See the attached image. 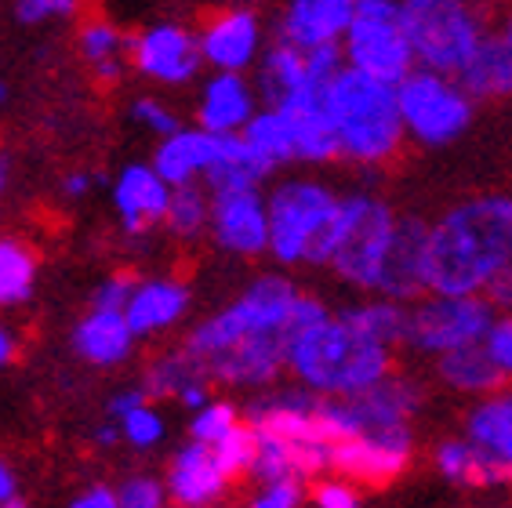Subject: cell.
I'll return each instance as SVG.
<instances>
[{
	"label": "cell",
	"instance_id": "6da1fadb",
	"mask_svg": "<svg viewBox=\"0 0 512 508\" xmlns=\"http://www.w3.org/2000/svg\"><path fill=\"white\" fill-rule=\"evenodd\" d=\"M505 265H512V193L458 200L429 225L425 294L483 298Z\"/></svg>",
	"mask_w": 512,
	"mask_h": 508
},
{
	"label": "cell",
	"instance_id": "7a4b0ae2",
	"mask_svg": "<svg viewBox=\"0 0 512 508\" xmlns=\"http://www.w3.org/2000/svg\"><path fill=\"white\" fill-rule=\"evenodd\" d=\"M287 374L320 400H356L393 374V352L360 338L331 313L291 338Z\"/></svg>",
	"mask_w": 512,
	"mask_h": 508
},
{
	"label": "cell",
	"instance_id": "3957f363",
	"mask_svg": "<svg viewBox=\"0 0 512 508\" xmlns=\"http://www.w3.org/2000/svg\"><path fill=\"white\" fill-rule=\"evenodd\" d=\"M324 106L338 135L342 160L356 167H382L404 149V120L396 88L345 66L324 91Z\"/></svg>",
	"mask_w": 512,
	"mask_h": 508
},
{
	"label": "cell",
	"instance_id": "277c9868",
	"mask_svg": "<svg viewBox=\"0 0 512 508\" xmlns=\"http://www.w3.org/2000/svg\"><path fill=\"white\" fill-rule=\"evenodd\" d=\"M269 254L280 265H331L338 247L342 196L313 175L280 178L266 193Z\"/></svg>",
	"mask_w": 512,
	"mask_h": 508
},
{
	"label": "cell",
	"instance_id": "5b68a950",
	"mask_svg": "<svg viewBox=\"0 0 512 508\" xmlns=\"http://www.w3.org/2000/svg\"><path fill=\"white\" fill-rule=\"evenodd\" d=\"M302 298L298 284L284 273H266L251 280L244 294H237L226 309L211 313L189 331L186 352L193 367L218 356V352L233 349L247 338H262V334H298L295 327V305Z\"/></svg>",
	"mask_w": 512,
	"mask_h": 508
},
{
	"label": "cell",
	"instance_id": "8992f818",
	"mask_svg": "<svg viewBox=\"0 0 512 508\" xmlns=\"http://www.w3.org/2000/svg\"><path fill=\"white\" fill-rule=\"evenodd\" d=\"M400 19L411 37L418 69L440 77H458L491 33V19L462 0H404Z\"/></svg>",
	"mask_w": 512,
	"mask_h": 508
},
{
	"label": "cell",
	"instance_id": "52a82bcc",
	"mask_svg": "<svg viewBox=\"0 0 512 508\" xmlns=\"http://www.w3.org/2000/svg\"><path fill=\"white\" fill-rule=\"evenodd\" d=\"M396 222H400V215L385 204L382 196L375 193L342 196L338 247L327 269L342 284L356 287V291H364L371 298L378 291V280H382V265L396 236Z\"/></svg>",
	"mask_w": 512,
	"mask_h": 508
},
{
	"label": "cell",
	"instance_id": "ba28073f",
	"mask_svg": "<svg viewBox=\"0 0 512 508\" xmlns=\"http://www.w3.org/2000/svg\"><path fill=\"white\" fill-rule=\"evenodd\" d=\"M342 59L349 69L389 88L411 77L418 62L396 0H356L353 22L342 40Z\"/></svg>",
	"mask_w": 512,
	"mask_h": 508
},
{
	"label": "cell",
	"instance_id": "9c48e42d",
	"mask_svg": "<svg viewBox=\"0 0 512 508\" xmlns=\"http://www.w3.org/2000/svg\"><path fill=\"white\" fill-rule=\"evenodd\" d=\"M396 106L404 120V135L425 149L451 146L473 124L476 102L458 84V77H440L429 69H414L404 84H396Z\"/></svg>",
	"mask_w": 512,
	"mask_h": 508
},
{
	"label": "cell",
	"instance_id": "30bf717a",
	"mask_svg": "<svg viewBox=\"0 0 512 508\" xmlns=\"http://www.w3.org/2000/svg\"><path fill=\"white\" fill-rule=\"evenodd\" d=\"M498 320L487 298H440L425 294L407 313V345L425 352L433 360H444L451 352L483 345L491 323Z\"/></svg>",
	"mask_w": 512,
	"mask_h": 508
},
{
	"label": "cell",
	"instance_id": "8fae6325",
	"mask_svg": "<svg viewBox=\"0 0 512 508\" xmlns=\"http://www.w3.org/2000/svg\"><path fill=\"white\" fill-rule=\"evenodd\" d=\"M128 62L135 73H142L153 84H164V88H182L189 80H197L200 66H204L197 30H189L186 22L178 19L149 22L131 33Z\"/></svg>",
	"mask_w": 512,
	"mask_h": 508
},
{
	"label": "cell",
	"instance_id": "7c38bea8",
	"mask_svg": "<svg viewBox=\"0 0 512 508\" xmlns=\"http://www.w3.org/2000/svg\"><path fill=\"white\" fill-rule=\"evenodd\" d=\"M414 461V432L411 425L400 429L360 432L353 440L331 447V472L353 487H389L400 479Z\"/></svg>",
	"mask_w": 512,
	"mask_h": 508
},
{
	"label": "cell",
	"instance_id": "4fadbf2b",
	"mask_svg": "<svg viewBox=\"0 0 512 508\" xmlns=\"http://www.w3.org/2000/svg\"><path fill=\"white\" fill-rule=\"evenodd\" d=\"M342 69V48L298 51L284 40H269L258 59V95L266 98V106H276L302 91H327Z\"/></svg>",
	"mask_w": 512,
	"mask_h": 508
},
{
	"label": "cell",
	"instance_id": "5bb4252c",
	"mask_svg": "<svg viewBox=\"0 0 512 508\" xmlns=\"http://www.w3.org/2000/svg\"><path fill=\"white\" fill-rule=\"evenodd\" d=\"M200 59L211 73H240L258 66L266 51V22L255 8H222L197 30Z\"/></svg>",
	"mask_w": 512,
	"mask_h": 508
},
{
	"label": "cell",
	"instance_id": "9a60e30c",
	"mask_svg": "<svg viewBox=\"0 0 512 508\" xmlns=\"http://www.w3.org/2000/svg\"><path fill=\"white\" fill-rule=\"evenodd\" d=\"M207 233L218 251L237 258L269 254V204L262 189H240V193H211V222Z\"/></svg>",
	"mask_w": 512,
	"mask_h": 508
},
{
	"label": "cell",
	"instance_id": "2e32d148",
	"mask_svg": "<svg viewBox=\"0 0 512 508\" xmlns=\"http://www.w3.org/2000/svg\"><path fill=\"white\" fill-rule=\"evenodd\" d=\"M425 273H429V222L418 215H400L375 298H389L400 305L422 302Z\"/></svg>",
	"mask_w": 512,
	"mask_h": 508
},
{
	"label": "cell",
	"instance_id": "e0dca14e",
	"mask_svg": "<svg viewBox=\"0 0 512 508\" xmlns=\"http://www.w3.org/2000/svg\"><path fill=\"white\" fill-rule=\"evenodd\" d=\"M164 487H168L171 508H215L229 498L233 479L218 465L215 450L186 440L168 458Z\"/></svg>",
	"mask_w": 512,
	"mask_h": 508
},
{
	"label": "cell",
	"instance_id": "ac0fdd59",
	"mask_svg": "<svg viewBox=\"0 0 512 508\" xmlns=\"http://www.w3.org/2000/svg\"><path fill=\"white\" fill-rule=\"evenodd\" d=\"M120 233L131 240H146L157 225H164L171 204V186L153 171V164H128L109 186Z\"/></svg>",
	"mask_w": 512,
	"mask_h": 508
},
{
	"label": "cell",
	"instance_id": "d6986e66",
	"mask_svg": "<svg viewBox=\"0 0 512 508\" xmlns=\"http://www.w3.org/2000/svg\"><path fill=\"white\" fill-rule=\"evenodd\" d=\"M356 0H291L276 19V40L298 51L342 48Z\"/></svg>",
	"mask_w": 512,
	"mask_h": 508
},
{
	"label": "cell",
	"instance_id": "ffe728a7",
	"mask_svg": "<svg viewBox=\"0 0 512 508\" xmlns=\"http://www.w3.org/2000/svg\"><path fill=\"white\" fill-rule=\"evenodd\" d=\"M258 88L240 73H211L197 95V127L215 138L244 135L258 113Z\"/></svg>",
	"mask_w": 512,
	"mask_h": 508
},
{
	"label": "cell",
	"instance_id": "44dd1931",
	"mask_svg": "<svg viewBox=\"0 0 512 508\" xmlns=\"http://www.w3.org/2000/svg\"><path fill=\"white\" fill-rule=\"evenodd\" d=\"M189 305H193V294L178 276H149V280H138L124 320L135 338H157L186 320Z\"/></svg>",
	"mask_w": 512,
	"mask_h": 508
},
{
	"label": "cell",
	"instance_id": "7402d4cb",
	"mask_svg": "<svg viewBox=\"0 0 512 508\" xmlns=\"http://www.w3.org/2000/svg\"><path fill=\"white\" fill-rule=\"evenodd\" d=\"M273 109H280L284 120L291 124L298 164L320 167V164L342 160L338 135H335V127H331V117H327V106H324V91H302V95H291V98H284V102H276Z\"/></svg>",
	"mask_w": 512,
	"mask_h": 508
},
{
	"label": "cell",
	"instance_id": "603a6c76",
	"mask_svg": "<svg viewBox=\"0 0 512 508\" xmlns=\"http://www.w3.org/2000/svg\"><path fill=\"white\" fill-rule=\"evenodd\" d=\"M425 389L407 374H389L378 381L375 389H367L356 400H345L349 414H353L356 432H378V429H400L411 425V418L422 411Z\"/></svg>",
	"mask_w": 512,
	"mask_h": 508
},
{
	"label": "cell",
	"instance_id": "cb8c5ba5",
	"mask_svg": "<svg viewBox=\"0 0 512 508\" xmlns=\"http://www.w3.org/2000/svg\"><path fill=\"white\" fill-rule=\"evenodd\" d=\"M218 153V138L200 131V127H182L171 138H164L153 153V171H157L171 189L200 186L211 171Z\"/></svg>",
	"mask_w": 512,
	"mask_h": 508
},
{
	"label": "cell",
	"instance_id": "d4e9b609",
	"mask_svg": "<svg viewBox=\"0 0 512 508\" xmlns=\"http://www.w3.org/2000/svg\"><path fill=\"white\" fill-rule=\"evenodd\" d=\"M465 440L512 479V389L473 403L465 418Z\"/></svg>",
	"mask_w": 512,
	"mask_h": 508
},
{
	"label": "cell",
	"instance_id": "484cf974",
	"mask_svg": "<svg viewBox=\"0 0 512 508\" xmlns=\"http://www.w3.org/2000/svg\"><path fill=\"white\" fill-rule=\"evenodd\" d=\"M135 334H131L124 313H99L91 309L88 316H80L73 327V352L91 367H117L131 356L135 349Z\"/></svg>",
	"mask_w": 512,
	"mask_h": 508
},
{
	"label": "cell",
	"instance_id": "4316f807",
	"mask_svg": "<svg viewBox=\"0 0 512 508\" xmlns=\"http://www.w3.org/2000/svg\"><path fill=\"white\" fill-rule=\"evenodd\" d=\"M458 84L473 102L480 98H512V37L491 26L469 66L458 73Z\"/></svg>",
	"mask_w": 512,
	"mask_h": 508
},
{
	"label": "cell",
	"instance_id": "83f0119b",
	"mask_svg": "<svg viewBox=\"0 0 512 508\" xmlns=\"http://www.w3.org/2000/svg\"><path fill=\"white\" fill-rule=\"evenodd\" d=\"M273 175V167L247 146L244 135L218 138V153L211 171L204 175L207 193H240V189H262Z\"/></svg>",
	"mask_w": 512,
	"mask_h": 508
},
{
	"label": "cell",
	"instance_id": "f1b7e54d",
	"mask_svg": "<svg viewBox=\"0 0 512 508\" xmlns=\"http://www.w3.org/2000/svg\"><path fill=\"white\" fill-rule=\"evenodd\" d=\"M407 313H411V305L389 302V298H375V294H371L364 302H353V305H345V309H338L335 316L345 327H353L360 338L393 352V345L407 342Z\"/></svg>",
	"mask_w": 512,
	"mask_h": 508
},
{
	"label": "cell",
	"instance_id": "f546056e",
	"mask_svg": "<svg viewBox=\"0 0 512 508\" xmlns=\"http://www.w3.org/2000/svg\"><path fill=\"white\" fill-rule=\"evenodd\" d=\"M433 465L436 472L454 483V487H505L512 483L491 458H483L480 450L465 436H454V440H444L433 450Z\"/></svg>",
	"mask_w": 512,
	"mask_h": 508
},
{
	"label": "cell",
	"instance_id": "4dcf8cb0",
	"mask_svg": "<svg viewBox=\"0 0 512 508\" xmlns=\"http://www.w3.org/2000/svg\"><path fill=\"white\" fill-rule=\"evenodd\" d=\"M436 374H440L447 389L462 392V396H476V400H487V396L505 389V378L498 374L491 356L483 352V345L451 352L444 360H436Z\"/></svg>",
	"mask_w": 512,
	"mask_h": 508
},
{
	"label": "cell",
	"instance_id": "1f68e13d",
	"mask_svg": "<svg viewBox=\"0 0 512 508\" xmlns=\"http://www.w3.org/2000/svg\"><path fill=\"white\" fill-rule=\"evenodd\" d=\"M37 291V254L15 236H0V309H19Z\"/></svg>",
	"mask_w": 512,
	"mask_h": 508
},
{
	"label": "cell",
	"instance_id": "d6a6232c",
	"mask_svg": "<svg viewBox=\"0 0 512 508\" xmlns=\"http://www.w3.org/2000/svg\"><path fill=\"white\" fill-rule=\"evenodd\" d=\"M244 142L255 149L258 157L266 160L269 167H287L298 164L295 160V138H291V124L284 120V113L273 106H262L251 117V124L244 127Z\"/></svg>",
	"mask_w": 512,
	"mask_h": 508
},
{
	"label": "cell",
	"instance_id": "836d02e7",
	"mask_svg": "<svg viewBox=\"0 0 512 508\" xmlns=\"http://www.w3.org/2000/svg\"><path fill=\"white\" fill-rule=\"evenodd\" d=\"M207 222H211V193H207V186L171 189L164 229L175 240H197L200 233H207Z\"/></svg>",
	"mask_w": 512,
	"mask_h": 508
},
{
	"label": "cell",
	"instance_id": "e575fe53",
	"mask_svg": "<svg viewBox=\"0 0 512 508\" xmlns=\"http://www.w3.org/2000/svg\"><path fill=\"white\" fill-rule=\"evenodd\" d=\"M77 51L84 55V62L91 69L106 66V62H124V55H128V33L120 30L113 19H106V15H95V19L80 22Z\"/></svg>",
	"mask_w": 512,
	"mask_h": 508
},
{
	"label": "cell",
	"instance_id": "d590c367",
	"mask_svg": "<svg viewBox=\"0 0 512 508\" xmlns=\"http://www.w3.org/2000/svg\"><path fill=\"white\" fill-rule=\"evenodd\" d=\"M200 378V371L193 367L186 352H168V356H160L157 363H149L146 381H142V389L149 392V400H168V396H178V392L186 389L189 381Z\"/></svg>",
	"mask_w": 512,
	"mask_h": 508
},
{
	"label": "cell",
	"instance_id": "8d00e7d4",
	"mask_svg": "<svg viewBox=\"0 0 512 508\" xmlns=\"http://www.w3.org/2000/svg\"><path fill=\"white\" fill-rule=\"evenodd\" d=\"M240 421H244V414H240L237 403L211 400L204 407V411H197L193 418H189V440L200 443V447H211V450H215L218 443L226 440L229 432L237 429Z\"/></svg>",
	"mask_w": 512,
	"mask_h": 508
},
{
	"label": "cell",
	"instance_id": "74e56055",
	"mask_svg": "<svg viewBox=\"0 0 512 508\" xmlns=\"http://www.w3.org/2000/svg\"><path fill=\"white\" fill-rule=\"evenodd\" d=\"M117 429H120V443H128L135 454H153L164 443V436H168V421H164L157 403H146L135 414L120 418Z\"/></svg>",
	"mask_w": 512,
	"mask_h": 508
},
{
	"label": "cell",
	"instance_id": "f35d334b",
	"mask_svg": "<svg viewBox=\"0 0 512 508\" xmlns=\"http://www.w3.org/2000/svg\"><path fill=\"white\" fill-rule=\"evenodd\" d=\"M215 458H218V465L229 472V479L251 476V469H255V458H258V436H255V429H251L247 421H240L237 429L229 432L226 440L215 447Z\"/></svg>",
	"mask_w": 512,
	"mask_h": 508
},
{
	"label": "cell",
	"instance_id": "ab89813d",
	"mask_svg": "<svg viewBox=\"0 0 512 508\" xmlns=\"http://www.w3.org/2000/svg\"><path fill=\"white\" fill-rule=\"evenodd\" d=\"M113 490L120 508H171L164 476H153V472H131Z\"/></svg>",
	"mask_w": 512,
	"mask_h": 508
},
{
	"label": "cell",
	"instance_id": "60d3db41",
	"mask_svg": "<svg viewBox=\"0 0 512 508\" xmlns=\"http://www.w3.org/2000/svg\"><path fill=\"white\" fill-rule=\"evenodd\" d=\"M131 120L135 124H142L146 131H153V135L164 142V138H171L175 131H182V120H178V113L171 106H164L160 98L153 95H142L131 102Z\"/></svg>",
	"mask_w": 512,
	"mask_h": 508
},
{
	"label": "cell",
	"instance_id": "b9f144b4",
	"mask_svg": "<svg viewBox=\"0 0 512 508\" xmlns=\"http://www.w3.org/2000/svg\"><path fill=\"white\" fill-rule=\"evenodd\" d=\"M302 505H306V483H295V479L258 483L255 494L247 498V508H302Z\"/></svg>",
	"mask_w": 512,
	"mask_h": 508
},
{
	"label": "cell",
	"instance_id": "7bdbcfd3",
	"mask_svg": "<svg viewBox=\"0 0 512 508\" xmlns=\"http://www.w3.org/2000/svg\"><path fill=\"white\" fill-rule=\"evenodd\" d=\"M309 501H313V508H364L360 487H353V483H345L338 476L316 479L313 490H309Z\"/></svg>",
	"mask_w": 512,
	"mask_h": 508
},
{
	"label": "cell",
	"instance_id": "ee69618b",
	"mask_svg": "<svg viewBox=\"0 0 512 508\" xmlns=\"http://www.w3.org/2000/svg\"><path fill=\"white\" fill-rule=\"evenodd\" d=\"M135 287H138V276H131V273L106 276V280L95 287L91 309H99V313H124L131 302V294H135Z\"/></svg>",
	"mask_w": 512,
	"mask_h": 508
},
{
	"label": "cell",
	"instance_id": "f6af8a7d",
	"mask_svg": "<svg viewBox=\"0 0 512 508\" xmlns=\"http://www.w3.org/2000/svg\"><path fill=\"white\" fill-rule=\"evenodd\" d=\"M483 352L491 356L498 374L509 381L512 378V316H498V320L491 323V331L483 338Z\"/></svg>",
	"mask_w": 512,
	"mask_h": 508
},
{
	"label": "cell",
	"instance_id": "bcb514c9",
	"mask_svg": "<svg viewBox=\"0 0 512 508\" xmlns=\"http://www.w3.org/2000/svg\"><path fill=\"white\" fill-rule=\"evenodd\" d=\"M15 15H19V22H26V26L69 19V15H77V0H22L19 8H15Z\"/></svg>",
	"mask_w": 512,
	"mask_h": 508
},
{
	"label": "cell",
	"instance_id": "7dc6e473",
	"mask_svg": "<svg viewBox=\"0 0 512 508\" xmlns=\"http://www.w3.org/2000/svg\"><path fill=\"white\" fill-rule=\"evenodd\" d=\"M146 403H153L149 400V392L142 389V385H124V389H117L113 396H109V418L113 421H120V418H128V414H135L138 407H146Z\"/></svg>",
	"mask_w": 512,
	"mask_h": 508
},
{
	"label": "cell",
	"instance_id": "c3c4849f",
	"mask_svg": "<svg viewBox=\"0 0 512 508\" xmlns=\"http://www.w3.org/2000/svg\"><path fill=\"white\" fill-rule=\"evenodd\" d=\"M483 298L498 316H512V265H505L502 273L494 276L487 291H483Z\"/></svg>",
	"mask_w": 512,
	"mask_h": 508
},
{
	"label": "cell",
	"instance_id": "681fc988",
	"mask_svg": "<svg viewBox=\"0 0 512 508\" xmlns=\"http://www.w3.org/2000/svg\"><path fill=\"white\" fill-rule=\"evenodd\" d=\"M175 400H178V407H186L189 414H197V411H204L207 403L215 400V392H211V381H207L204 374H200V378H193L186 385V389L178 392Z\"/></svg>",
	"mask_w": 512,
	"mask_h": 508
},
{
	"label": "cell",
	"instance_id": "f907efd6",
	"mask_svg": "<svg viewBox=\"0 0 512 508\" xmlns=\"http://www.w3.org/2000/svg\"><path fill=\"white\" fill-rule=\"evenodd\" d=\"M66 508H120V501H117V490H113V487H102V483H95V487L80 490L77 498L69 501Z\"/></svg>",
	"mask_w": 512,
	"mask_h": 508
},
{
	"label": "cell",
	"instance_id": "816d5d0a",
	"mask_svg": "<svg viewBox=\"0 0 512 508\" xmlns=\"http://www.w3.org/2000/svg\"><path fill=\"white\" fill-rule=\"evenodd\" d=\"M95 186H106V175H88V171H69L62 178V196L69 200H80V196H88Z\"/></svg>",
	"mask_w": 512,
	"mask_h": 508
},
{
	"label": "cell",
	"instance_id": "f5cc1de1",
	"mask_svg": "<svg viewBox=\"0 0 512 508\" xmlns=\"http://www.w3.org/2000/svg\"><path fill=\"white\" fill-rule=\"evenodd\" d=\"M15 498H19V476H15V469H11L8 461L0 458V508Z\"/></svg>",
	"mask_w": 512,
	"mask_h": 508
},
{
	"label": "cell",
	"instance_id": "db71d44e",
	"mask_svg": "<svg viewBox=\"0 0 512 508\" xmlns=\"http://www.w3.org/2000/svg\"><path fill=\"white\" fill-rule=\"evenodd\" d=\"M15 352H19V338H15L8 323H0V367H8L15 360Z\"/></svg>",
	"mask_w": 512,
	"mask_h": 508
},
{
	"label": "cell",
	"instance_id": "11a10c76",
	"mask_svg": "<svg viewBox=\"0 0 512 508\" xmlns=\"http://www.w3.org/2000/svg\"><path fill=\"white\" fill-rule=\"evenodd\" d=\"M91 440H95V447H117L120 443V429H117V421H102L99 429L91 432Z\"/></svg>",
	"mask_w": 512,
	"mask_h": 508
},
{
	"label": "cell",
	"instance_id": "9f6ffc18",
	"mask_svg": "<svg viewBox=\"0 0 512 508\" xmlns=\"http://www.w3.org/2000/svg\"><path fill=\"white\" fill-rule=\"evenodd\" d=\"M4 193H8V160H0V204H4Z\"/></svg>",
	"mask_w": 512,
	"mask_h": 508
},
{
	"label": "cell",
	"instance_id": "6f0895ef",
	"mask_svg": "<svg viewBox=\"0 0 512 508\" xmlns=\"http://www.w3.org/2000/svg\"><path fill=\"white\" fill-rule=\"evenodd\" d=\"M498 30H502V33H509V37H512V8L505 11V19L498 22Z\"/></svg>",
	"mask_w": 512,
	"mask_h": 508
},
{
	"label": "cell",
	"instance_id": "680465c9",
	"mask_svg": "<svg viewBox=\"0 0 512 508\" xmlns=\"http://www.w3.org/2000/svg\"><path fill=\"white\" fill-rule=\"evenodd\" d=\"M4 508H30V501H26V498H15V501H8Z\"/></svg>",
	"mask_w": 512,
	"mask_h": 508
},
{
	"label": "cell",
	"instance_id": "91938a15",
	"mask_svg": "<svg viewBox=\"0 0 512 508\" xmlns=\"http://www.w3.org/2000/svg\"><path fill=\"white\" fill-rule=\"evenodd\" d=\"M8 102V80H0V106Z\"/></svg>",
	"mask_w": 512,
	"mask_h": 508
}]
</instances>
